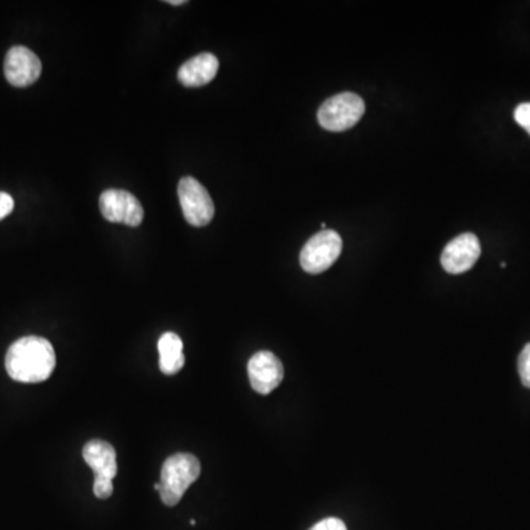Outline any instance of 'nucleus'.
Segmentation results:
<instances>
[{"mask_svg":"<svg viewBox=\"0 0 530 530\" xmlns=\"http://www.w3.org/2000/svg\"><path fill=\"white\" fill-rule=\"evenodd\" d=\"M55 366V349L48 339L40 336L18 339L6 352V371L15 382H45L51 377Z\"/></svg>","mask_w":530,"mask_h":530,"instance_id":"nucleus-1","label":"nucleus"},{"mask_svg":"<svg viewBox=\"0 0 530 530\" xmlns=\"http://www.w3.org/2000/svg\"><path fill=\"white\" fill-rule=\"evenodd\" d=\"M201 475V463L192 454L171 455L161 470V480L155 489L161 495L162 503L174 507L180 503L189 486Z\"/></svg>","mask_w":530,"mask_h":530,"instance_id":"nucleus-2","label":"nucleus"},{"mask_svg":"<svg viewBox=\"0 0 530 530\" xmlns=\"http://www.w3.org/2000/svg\"><path fill=\"white\" fill-rule=\"evenodd\" d=\"M366 112L361 96L345 92L327 99L317 112V120L329 132H345L352 129Z\"/></svg>","mask_w":530,"mask_h":530,"instance_id":"nucleus-3","label":"nucleus"},{"mask_svg":"<svg viewBox=\"0 0 530 530\" xmlns=\"http://www.w3.org/2000/svg\"><path fill=\"white\" fill-rule=\"evenodd\" d=\"M342 238L335 230H321L305 243L301 251V267L310 274L329 270L342 254Z\"/></svg>","mask_w":530,"mask_h":530,"instance_id":"nucleus-4","label":"nucleus"},{"mask_svg":"<svg viewBox=\"0 0 530 530\" xmlns=\"http://www.w3.org/2000/svg\"><path fill=\"white\" fill-rule=\"evenodd\" d=\"M179 201L187 223L192 226H207L214 218L215 208L210 193L193 177L180 180Z\"/></svg>","mask_w":530,"mask_h":530,"instance_id":"nucleus-5","label":"nucleus"},{"mask_svg":"<svg viewBox=\"0 0 530 530\" xmlns=\"http://www.w3.org/2000/svg\"><path fill=\"white\" fill-rule=\"evenodd\" d=\"M99 208L105 220L130 227L140 226L145 215L139 199L126 190H105L99 199Z\"/></svg>","mask_w":530,"mask_h":530,"instance_id":"nucleus-6","label":"nucleus"},{"mask_svg":"<svg viewBox=\"0 0 530 530\" xmlns=\"http://www.w3.org/2000/svg\"><path fill=\"white\" fill-rule=\"evenodd\" d=\"M482 254L479 239L473 233H463L452 239L444 248L441 263L450 274H461L472 270Z\"/></svg>","mask_w":530,"mask_h":530,"instance_id":"nucleus-7","label":"nucleus"},{"mask_svg":"<svg viewBox=\"0 0 530 530\" xmlns=\"http://www.w3.org/2000/svg\"><path fill=\"white\" fill-rule=\"evenodd\" d=\"M249 382L260 395H268L282 383L285 377L282 361L270 351H260L249 360Z\"/></svg>","mask_w":530,"mask_h":530,"instance_id":"nucleus-8","label":"nucleus"},{"mask_svg":"<svg viewBox=\"0 0 530 530\" xmlns=\"http://www.w3.org/2000/svg\"><path fill=\"white\" fill-rule=\"evenodd\" d=\"M42 74L39 56L24 46H14L6 53L5 77L15 87H28L36 83Z\"/></svg>","mask_w":530,"mask_h":530,"instance_id":"nucleus-9","label":"nucleus"},{"mask_svg":"<svg viewBox=\"0 0 530 530\" xmlns=\"http://www.w3.org/2000/svg\"><path fill=\"white\" fill-rule=\"evenodd\" d=\"M217 56L212 53H199L180 67L179 81L186 87L207 86L215 79L218 73Z\"/></svg>","mask_w":530,"mask_h":530,"instance_id":"nucleus-10","label":"nucleus"},{"mask_svg":"<svg viewBox=\"0 0 530 530\" xmlns=\"http://www.w3.org/2000/svg\"><path fill=\"white\" fill-rule=\"evenodd\" d=\"M84 461L95 472L96 479L114 480L117 476V452L105 441H90L83 448Z\"/></svg>","mask_w":530,"mask_h":530,"instance_id":"nucleus-11","label":"nucleus"},{"mask_svg":"<svg viewBox=\"0 0 530 530\" xmlns=\"http://www.w3.org/2000/svg\"><path fill=\"white\" fill-rule=\"evenodd\" d=\"M159 369L162 373L171 374L179 373L185 367L186 358L183 354V342L176 333H164L159 338Z\"/></svg>","mask_w":530,"mask_h":530,"instance_id":"nucleus-12","label":"nucleus"},{"mask_svg":"<svg viewBox=\"0 0 530 530\" xmlns=\"http://www.w3.org/2000/svg\"><path fill=\"white\" fill-rule=\"evenodd\" d=\"M517 367H519L520 379H522L523 385L530 389V344L526 345L520 352Z\"/></svg>","mask_w":530,"mask_h":530,"instance_id":"nucleus-13","label":"nucleus"},{"mask_svg":"<svg viewBox=\"0 0 530 530\" xmlns=\"http://www.w3.org/2000/svg\"><path fill=\"white\" fill-rule=\"evenodd\" d=\"M514 120L530 134V102L517 106L514 111Z\"/></svg>","mask_w":530,"mask_h":530,"instance_id":"nucleus-14","label":"nucleus"},{"mask_svg":"<svg viewBox=\"0 0 530 530\" xmlns=\"http://www.w3.org/2000/svg\"><path fill=\"white\" fill-rule=\"evenodd\" d=\"M93 492H95L96 497L101 498V500H106V498L111 497L112 492H114V485H112V480L96 479L95 477V485H93Z\"/></svg>","mask_w":530,"mask_h":530,"instance_id":"nucleus-15","label":"nucleus"},{"mask_svg":"<svg viewBox=\"0 0 530 530\" xmlns=\"http://www.w3.org/2000/svg\"><path fill=\"white\" fill-rule=\"evenodd\" d=\"M310 530H348L345 523L336 517H329V519L321 520L320 523L314 525Z\"/></svg>","mask_w":530,"mask_h":530,"instance_id":"nucleus-16","label":"nucleus"},{"mask_svg":"<svg viewBox=\"0 0 530 530\" xmlns=\"http://www.w3.org/2000/svg\"><path fill=\"white\" fill-rule=\"evenodd\" d=\"M14 211V199L8 193L0 192V221Z\"/></svg>","mask_w":530,"mask_h":530,"instance_id":"nucleus-17","label":"nucleus"},{"mask_svg":"<svg viewBox=\"0 0 530 530\" xmlns=\"http://www.w3.org/2000/svg\"><path fill=\"white\" fill-rule=\"evenodd\" d=\"M170 5H185L186 0H170Z\"/></svg>","mask_w":530,"mask_h":530,"instance_id":"nucleus-18","label":"nucleus"}]
</instances>
